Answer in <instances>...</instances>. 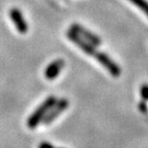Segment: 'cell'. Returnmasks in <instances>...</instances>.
Segmentation results:
<instances>
[{"label":"cell","mask_w":148,"mask_h":148,"mask_svg":"<svg viewBox=\"0 0 148 148\" xmlns=\"http://www.w3.org/2000/svg\"><path fill=\"white\" fill-rule=\"evenodd\" d=\"M56 98L55 96H49L44 100V101L41 103V104L38 106L36 109L33 114H32L30 116H29L28 120H27V125L30 129H34L41 122L43 119V117L45 116L46 114L48 112V111L51 109V107L54 105V103L56 102Z\"/></svg>","instance_id":"6da1fadb"},{"label":"cell","mask_w":148,"mask_h":148,"mask_svg":"<svg viewBox=\"0 0 148 148\" xmlns=\"http://www.w3.org/2000/svg\"><path fill=\"white\" fill-rule=\"evenodd\" d=\"M66 37L69 38L70 41H72L74 44H76L82 51H84L88 56H94V54L96 53V47L93 44H91L90 41L85 40L84 38H82L80 35H78L71 29H69L66 32Z\"/></svg>","instance_id":"7a4b0ae2"},{"label":"cell","mask_w":148,"mask_h":148,"mask_svg":"<svg viewBox=\"0 0 148 148\" xmlns=\"http://www.w3.org/2000/svg\"><path fill=\"white\" fill-rule=\"evenodd\" d=\"M69 105V103L67 99L66 98H61L59 100L57 99L56 102L54 103V105L52 106L51 109H50L48 112L46 114V115L43 117L41 122L43 124H45V125H49L50 123H52L53 121L62 114V112L66 110Z\"/></svg>","instance_id":"3957f363"},{"label":"cell","mask_w":148,"mask_h":148,"mask_svg":"<svg viewBox=\"0 0 148 148\" xmlns=\"http://www.w3.org/2000/svg\"><path fill=\"white\" fill-rule=\"evenodd\" d=\"M93 57L96 58V60L108 70L112 76L118 77L121 73V69L119 66L112 60L109 55L106 54L105 52H97L94 54Z\"/></svg>","instance_id":"277c9868"},{"label":"cell","mask_w":148,"mask_h":148,"mask_svg":"<svg viewBox=\"0 0 148 148\" xmlns=\"http://www.w3.org/2000/svg\"><path fill=\"white\" fill-rule=\"evenodd\" d=\"M70 29L73 30L74 32H76L77 34L80 35L82 38H84L85 40H87L88 41H90L91 44H93L94 46L97 47L102 44V40L97 35H95L93 32L90 31L88 29L85 28L84 26H82L79 23H73L70 26Z\"/></svg>","instance_id":"5b68a950"},{"label":"cell","mask_w":148,"mask_h":148,"mask_svg":"<svg viewBox=\"0 0 148 148\" xmlns=\"http://www.w3.org/2000/svg\"><path fill=\"white\" fill-rule=\"evenodd\" d=\"M10 17L14 26L20 34H26L28 31V25L22 13L17 8H13L10 11Z\"/></svg>","instance_id":"8992f818"},{"label":"cell","mask_w":148,"mask_h":148,"mask_svg":"<svg viewBox=\"0 0 148 148\" xmlns=\"http://www.w3.org/2000/svg\"><path fill=\"white\" fill-rule=\"evenodd\" d=\"M64 61L62 59H58V60L53 61L50 63L48 66H46L45 70H44V76L47 80H54L57 78V76L60 74L61 70L64 69Z\"/></svg>","instance_id":"52a82bcc"},{"label":"cell","mask_w":148,"mask_h":148,"mask_svg":"<svg viewBox=\"0 0 148 148\" xmlns=\"http://www.w3.org/2000/svg\"><path fill=\"white\" fill-rule=\"evenodd\" d=\"M129 1L137 6L140 10L143 11L148 16V2L146 0H129Z\"/></svg>","instance_id":"ba28073f"},{"label":"cell","mask_w":148,"mask_h":148,"mask_svg":"<svg viewBox=\"0 0 148 148\" xmlns=\"http://www.w3.org/2000/svg\"><path fill=\"white\" fill-rule=\"evenodd\" d=\"M140 96L144 101H148V84H143L140 88Z\"/></svg>","instance_id":"9c48e42d"},{"label":"cell","mask_w":148,"mask_h":148,"mask_svg":"<svg viewBox=\"0 0 148 148\" xmlns=\"http://www.w3.org/2000/svg\"><path fill=\"white\" fill-rule=\"evenodd\" d=\"M138 110H140V112H141L143 114H146V112H148L147 103H146V101H144V100H143L141 102L138 103Z\"/></svg>","instance_id":"30bf717a"},{"label":"cell","mask_w":148,"mask_h":148,"mask_svg":"<svg viewBox=\"0 0 148 148\" xmlns=\"http://www.w3.org/2000/svg\"><path fill=\"white\" fill-rule=\"evenodd\" d=\"M38 148H56L53 144H51L50 143H46V141H43L41 143L40 145H38Z\"/></svg>","instance_id":"8fae6325"}]
</instances>
